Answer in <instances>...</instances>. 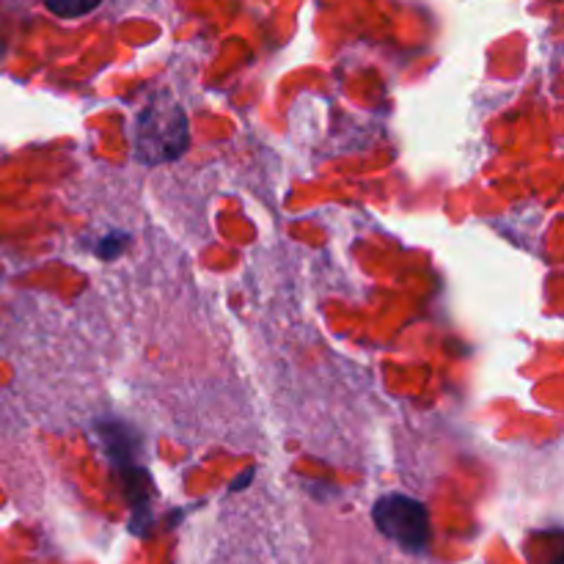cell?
I'll use <instances>...</instances> for the list:
<instances>
[{"label":"cell","mask_w":564,"mask_h":564,"mask_svg":"<svg viewBox=\"0 0 564 564\" xmlns=\"http://www.w3.org/2000/svg\"><path fill=\"white\" fill-rule=\"evenodd\" d=\"M99 3H102V0H44V6H47L55 17H64V20H75V17L88 14V11L97 9Z\"/></svg>","instance_id":"3"},{"label":"cell","mask_w":564,"mask_h":564,"mask_svg":"<svg viewBox=\"0 0 564 564\" xmlns=\"http://www.w3.org/2000/svg\"><path fill=\"white\" fill-rule=\"evenodd\" d=\"M375 527L380 534L397 543L400 549L411 551V554H424L430 545V516L427 507L422 501L411 499V496L391 494L375 505L372 510Z\"/></svg>","instance_id":"2"},{"label":"cell","mask_w":564,"mask_h":564,"mask_svg":"<svg viewBox=\"0 0 564 564\" xmlns=\"http://www.w3.org/2000/svg\"><path fill=\"white\" fill-rule=\"evenodd\" d=\"M185 110L174 102H152L135 121V158L147 165L169 163L187 149Z\"/></svg>","instance_id":"1"},{"label":"cell","mask_w":564,"mask_h":564,"mask_svg":"<svg viewBox=\"0 0 564 564\" xmlns=\"http://www.w3.org/2000/svg\"><path fill=\"white\" fill-rule=\"evenodd\" d=\"M554 564H562V560H556V562H554Z\"/></svg>","instance_id":"4"}]
</instances>
